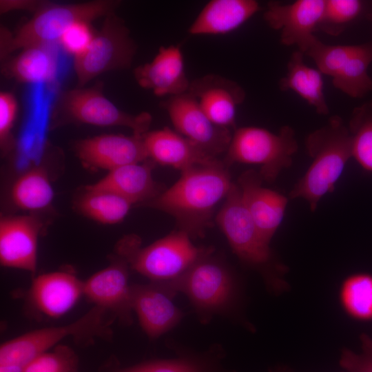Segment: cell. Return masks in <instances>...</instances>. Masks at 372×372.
Returning a JSON list of instances; mask_svg holds the SVG:
<instances>
[{"label":"cell","mask_w":372,"mask_h":372,"mask_svg":"<svg viewBox=\"0 0 372 372\" xmlns=\"http://www.w3.org/2000/svg\"><path fill=\"white\" fill-rule=\"evenodd\" d=\"M52 45L23 49L7 66V74L22 83L52 81L57 70V58Z\"/></svg>","instance_id":"cell-25"},{"label":"cell","mask_w":372,"mask_h":372,"mask_svg":"<svg viewBox=\"0 0 372 372\" xmlns=\"http://www.w3.org/2000/svg\"><path fill=\"white\" fill-rule=\"evenodd\" d=\"M154 162L150 160L124 165L113 170L85 190L116 194L131 202L147 203L162 191L153 178Z\"/></svg>","instance_id":"cell-21"},{"label":"cell","mask_w":372,"mask_h":372,"mask_svg":"<svg viewBox=\"0 0 372 372\" xmlns=\"http://www.w3.org/2000/svg\"><path fill=\"white\" fill-rule=\"evenodd\" d=\"M213 254L202 257L178 278L163 282L174 293H181L189 299L203 323L215 316H231L238 297L234 274Z\"/></svg>","instance_id":"cell-3"},{"label":"cell","mask_w":372,"mask_h":372,"mask_svg":"<svg viewBox=\"0 0 372 372\" xmlns=\"http://www.w3.org/2000/svg\"><path fill=\"white\" fill-rule=\"evenodd\" d=\"M83 294V282L67 272H51L37 276L30 296L34 306L43 314L57 318L64 315Z\"/></svg>","instance_id":"cell-22"},{"label":"cell","mask_w":372,"mask_h":372,"mask_svg":"<svg viewBox=\"0 0 372 372\" xmlns=\"http://www.w3.org/2000/svg\"><path fill=\"white\" fill-rule=\"evenodd\" d=\"M135 52V43L124 21L114 12L109 14L87 49L74 59L78 85L83 87L102 73L128 68Z\"/></svg>","instance_id":"cell-7"},{"label":"cell","mask_w":372,"mask_h":372,"mask_svg":"<svg viewBox=\"0 0 372 372\" xmlns=\"http://www.w3.org/2000/svg\"><path fill=\"white\" fill-rule=\"evenodd\" d=\"M175 296L163 282L132 285V309L149 338L160 337L182 320L184 313L174 304Z\"/></svg>","instance_id":"cell-13"},{"label":"cell","mask_w":372,"mask_h":372,"mask_svg":"<svg viewBox=\"0 0 372 372\" xmlns=\"http://www.w3.org/2000/svg\"><path fill=\"white\" fill-rule=\"evenodd\" d=\"M348 130L352 157L372 172V99L353 109Z\"/></svg>","instance_id":"cell-29"},{"label":"cell","mask_w":372,"mask_h":372,"mask_svg":"<svg viewBox=\"0 0 372 372\" xmlns=\"http://www.w3.org/2000/svg\"><path fill=\"white\" fill-rule=\"evenodd\" d=\"M340 300L346 312L360 320H372V276L356 273L342 283Z\"/></svg>","instance_id":"cell-30"},{"label":"cell","mask_w":372,"mask_h":372,"mask_svg":"<svg viewBox=\"0 0 372 372\" xmlns=\"http://www.w3.org/2000/svg\"><path fill=\"white\" fill-rule=\"evenodd\" d=\"M303 53L294 51L287 63V72L279 81L282 91H292L304 100L321 115L328 114L329 109L324 94L322 74L306 64Z\"/></svg>","instance_id":"cell-24"},{"label":"cell","mask_w":372,"mask_h":372,"mask_svg":"<svg viewBox=\"0 0 372 372\" xmlns=\"http://www.w3.org/2000/svg\"><path fill=\"white\" fill-rule=\"evenodd\" d=\"M148 155L154 163L172 167L181 172L194 167L216 163L220 160L169 127L143 135Z\"/></svg>","instance_id":"cell-20"},{"label":"cell","mask_w":372,"mask_h":372,"mask_svg":"<svg viewBox=\"0 0 372 372\" xmlns=\"http://www.w3.org/2000/svg\"><path fill=\"white\" fill-rule=\"evenodd\" d=\"M138 84L156 96H174L188 92L190 82L178 45L161 47L152 61L138 66L134 72Z\"/></svg>","instance_id":"cell-17"},{"label":"cell","mask_w":372,"mask_h":372,"mask_svg":"<svg viewBox=\"0 0 372 372\" xmlns=\"http://www.w3.org/2000/svg\"><path fill=\"white\" fill-rule=\"evenodd\" d=\"M94 34L90 23L78 22L70 26L61 36L59 43L74 57L83 54L91 43Z\"/></svg>","instance_id":"cell-35"},{"label":"cell","mask_w":372,"mask_h":372,"mask_svg":"<svg viewBox=\"0 0 372 372\" xmlns=\"http://www.w3.org/2000/svg\"><path fill=\"white\" fill-rule=\"evenodd\" d=\"M11 197L19 208L39 210L50 204L54 191L46 172L41 167H34L14 182Z\"/></svg>","instance_id":"cell-27"},{"label":"cell","mask_w":372,"mask_h":372,"mask_svg":"<svg viewBox=\"0 0 372 372\" xmlns=\"http://www.w3.org/2000/svg\"><path fill=\"white\" fill-rule=\"evenodd\" d=\"M297 149L295 132L289 126H283L276 134L258 127H242L232 134L224 163L258 165L262 180L273 182L291 165Z\"/></svg>","instance_id":"cell-6"},{"label":"cell","mask_w":372,"mask_h":372,"mask_svg":"<svg viewBox=\"0 0 372 372\" xmlns=\"http://www.w3.org/2000/svg\"><path fill=\"white\" fill-rule=\"evenodd\" d=\"M216 221L239 259L264 272L263 269L271 260L269 243L264 239L249 214L238 184L233 183Z\"/></svg>","instance_id":"cell-9"},{"label":"cell","mask_w":372,"mask_h":372,"mask_svg":"<svg viewBox=\"0 0 372 372\" xmlns=\"http://www.w3.org/2000/svg\"><path fill=\"white\" fill-rule=\"evenodd\" d=\"M78 360L74 352L67 346H56L36 357L23 372H76Z\"/></svg>","instance_id":"cell-34"},{"label":"cell","mask_w":372,"mask_h":372,"mask_svg":"<svg viewBox=\"0 0 372 372\" xmlns=\"http://www.w3.org/2000/svg\"><path fill=\"white\" fill-rule=\"evenodd\" d=\"M75 151L86 165L108 171L149 158L143 136L134 134H102L81 140Z\"/></svg>","instance_id":"cell-14"},{"label":"cell","mask_w":372,"mask_h":372,"mask_svg":"<svg viewBox=\"0 0 372 372\" xmlns=\"http://www.w3.org/2000/svg\"><path fill=\"white\" fill-rule=\"evenodd\" d=\"M1 11L5 12L15 9H36L39 10L45 3H40L32 1H1Z\"/></svg>","instance_id":"cell-38"},{"label":"cell","mask_w":372,"mask_h":372,"mask_svg":"<svg viewBox=\"0 0 372 372\" xmlns=\"http://www.w3.org/2000/svg\"><path fill=\"white\" fill-rule=\"evenodd\" d=\"M17 110L14 96L10 92L0 93V141L4 143L8 139Z\"/></svg>","instance_id":"cell-37"},{"label":"cell","mask_w":372,"mask_h":372,"mask_svg":"<svg viewBox=\"0 0 372 372\" xmlns=\"http://www.w3.org/2000/svg\"><path fill=\"white\" fill-rule=\"evenodd\" d=\"M306 147L313 161L289 196L305 200L314 211L320 199L333 191L352 157L349 130L340 116H333L324 126L307 136Z\"/></svg>","instance_id":"cell-2"},{"label":"cell","mask_w":372,"mask_h":372,"mask_svg":"<svg viewBox=\"0 0 372 372\" xmlns=\"http://www.w3.org/2000/svg\"><path fill=\"white\" fill-rule=\"evenodd\" d=\"M372 63V42L354 45L342 71L332 79L333 86L352 98H362L372 91L369 68Z\"/></svg>","instance_id":"cell-26"},{"label":"cell","mask_w":372,"mask_h":372,"mask_svg":"<svg viewBox=\"0 0 372 372\" xmlns=\"http://www.w3.org/2000/svg\"><path fill=\"white\" fill-rule=\"evenodd\" d=\"M364 3L359 0H324L319 29L337 36L362 13Z\"/></svg>","instance_id":"cell-33"},{"label":"cell","mask_w":372,"mask_h":372,"mask_svg":"<svg viewBox=\"0 0 372 372\" xmlns=\"http://www.w3.org/2000/svg\"><path fill=\"white\" fill-rule=\"evenodd\" d=\"M105 312L96 307L70 324L37 329L4 342L0 348V366L14 367L23 372L30 362L64 338L93 335L103 330Z\"/></svg>","instance_id":"cell-10"},{"label":"cell","mask_w":372,"mask_h":372,"mask_svg":"<svg viewBox=\"0 0 372 372\" xmlns=\"http://www.w3.org/2000/svg\"><path fill=\"white\" fill-rule=\"evenodd\" d=\"M121 372H144V370L143 364H141L127 369H125Z\"/></svg>","instance_id":"cell-39"},{"label":"cell","mask_w":372,"mask_h":372,"mask_svg":"<svg viewBox=\"0 0 372 372\" xmlns=\"http://www.w3.org/2000/svg\"><path fill=\"white\" fill-rule=\"evenodd\" d=\"M132 203L116 194L86 190L79 208L87 217L103 224H116L128 214Z\"/></svg>","instance_id":"cell-28"},{"label":"cell","mask_w":372,"mask_h":372,"mask_svg":"<svg viewBox=\"0 0 372 372\" xmlns=\"http://www.w3.org/2000/svg\"><path fill=\"white\" fill-rule=\"evenodd\" d=\"M360 340V353L357 354L347 349L341 353L340 364L347 372H372V338L362 334Z\"/></svg>","instance_id":"cell-36"},{"label":"cell","mask_w":372,"mask_h":372,"mask_svg":"<svg viewBox=\"0 0 372 372\" xmlns=\"http://www.w3.org/2000/svg\"><path fill=\"white\" fill-rule=\"evenodd\" d=\"M40 223L30 216L2 218L0 222V262L7 267L34 272Z\"/></svg>","instance_id":"cell-18"},{"label":"cell","mask_w":372,"mask_h":372,"mask_svg":"<svg viewBox=\"0 0 372 372\" xmlns=\"http://www.w3.org/2000/svg\"><path fill=\"white\" fill-rule=\"evenodd\" d=\"M131 287L127 262L119 261L83 282V294L96 307L114 313L123 322L132 321Z\"/></svg>","instance_id":"cell-19"},{"label":"cell","mask_w":372,"mask_h":372,"mask_svg":"<svg viewBox=\"0 0 372 372\" xmlns=\"http://www.w3.org/2000/svg\"><path fill=\"white\" fill-rule=\"evenodd\" d=\"M221 352L216 346L200 355L152 361L143 367L144 372H219Z\"/></svg>","instance_id":"cell-31"},{"label":"cell","mask_w":372,"mask_h":372,"mask_svg":"<svg viewBox=\"0 0 372 372\" xmlns=\"http://www.w3.org/2000/svg\"><path fill=\"white\" fill-rule=\"evenodd\" d=\"M55 108L57 112L78 122L103 127H126L140 136L149 132L152 123L148 112L131 114L120 110L105 96L101 86L64 92Z\"/></svg>","instance_id":"cell-8"},{"label":"cell","mask_w":372,"mask_h":372,"mask_svg":"<svg viewBox=\"0 0 372 372\" xmlns=\"http://www.w3.org/2000/svg\"><path fill=\"white\" fill-rule=\"evenodd\" d=\"M259 173L246 171L238 178V185L243 202L264 239L270 244L280 225L287 205V198L262 185Z\"/></svg>","instance_id":"cell-16"},{"label":"cell","mask_w":372,"mask_h":372,"mask_svg":"<svg viewBox=\"0 0 372 372\" xmlns=\"http://www.w3.org/2000/svg\"><path fill=\"white\" fill-rule=\"evenodd\" d=\"M260 10L255 0H211L190 25L193 35L225 34L234 31Z\"/></svg>","instance_id":"cell-23"},{"label":"cell","mask_w":372,"mask_h":372,"mask_svg":"<svg viewBox=\"0 0 372 372\" xmlns=\"http://www.w3.org/2000/svg\"><path fill=\"white\" fill-rule=\"evenodd\" d=\"M353 48L354 45H328L316 38L304 54L314 61L322 74L333 79L344 67Z\"/></svg>","instance_id":"cell-32"},{"label":"cell","mask_w":372,"mask_h":372,"mask_svg":"<svg viewBox=\"0 0 372 372\" xmlns=\"http://www.w3.org/2000/svg\"><path fill=\"white\" fill-rule=\"evenodd\" d=\"M233 183L224 162L220 161L182 172L173 185L145 203L172 216L179 229L191 238L202 237L216 207L225 200Z\"/></svg>","instance_id":"cell-1"},{"label":"cell","mask_w":372,"mask_h":372,"mask_svg":"<svg viewBox=\"0 0 372 372\" xmlns=\"http://www.w3.org/2000/svg\"><path fill=\"white\" fill-rule=\"evenodd\" d=\"M119 2L97 0L89 2L45 3L14 35L1 30V54L35 45H52L63 33L78 22H89L114 12Z\"/></svg>","instance_id":"cell-5"},{"label":"cell","mask_w":372,"mask_h":372,"mask_svg":"<svg viewBox=\"0 0 372 372\" xmlns=\"http://www.w3.org/2000/svg\"><path fill=\"white\" fill-rule=\"evenodd\" d=\"M216 125L234 128L238 107L245 101V90L236 82L217 74H207L190 82L187 92Z\"/></svg>","instance_id":"cell-15"},{"label":"cell","mask_w":372,"mask_h":372,"mask_svg":"<svg viewBox=\"0 0 372 372\" xmlns=\"http://www.w3.org/2000/svg\"><path fill=\"white\" fill-rule=\"evenodd\" d=\"M324 0H298L283 4L269 2L263 18L272 29L280 32V42L285 45H296L303 54L316 38Z\"/></svg>","instance_id":"cell-12"},{"label":"cell","mask_w":372,"mask_h":372,"mask_svg":"<svg viewBox=\"0 0 372 372\" xmlns=\"http://www.w3.org/2000/svg\"><path fill=\"white\" fill-rule=\"evenodd\" d=\"M163 107L180 135L213 156L227 152L232 137L231 130L214 124L188 92L169 97Z\"/></svg>","instance_id":"cell-11"},{"label":"cell","mask_w":372,"mask_h":372,"mask_svg":"<svg viewBox=\"0 0 372 372\" xmlns=\"http://www.w3.org/2000/svg\"><path fill=\"white\" fill-rule=\"evenodd\" d=\"M185 231H173L146 247L136 236L125 238L118 247L127 263L151 282H167L183 275L195 262L214 251L197 247Z\"/></svg>","instance_id":"cell-4"}]
</instances>
